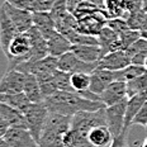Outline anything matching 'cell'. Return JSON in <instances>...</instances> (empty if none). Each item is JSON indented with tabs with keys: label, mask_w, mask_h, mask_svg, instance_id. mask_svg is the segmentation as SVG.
<instances>
[{
	"label": "cell",
	"mask_w": 147,
	"mask_h": 147,
	"mask_svg": "<svg viewBox=\"0 0 147 147\" xmlns=\"http://www.w3.org/2000/svg\"><path fill=\"white\" fill-rule=\"evenodd\" d=\"M71 127V117L56 112H48L47 119L39 138V147L63 146V136Z\"/></svg>",
	"instance_id": "2"
},
{
	"label": "cell",
	"mask_w": 147,
	"mask_h": 147,
	"mask_svg": "<svg viewBox=\"0 0 147 147\" xmlns=\"http://www.w3.org/2000/svg\"><path fill=\"white\" fill-rule=\"evenodd\" d=\"M71 85L76 91L88 90L89 86H90V74L88 72L71 74Z\"/></svg>",
	"instance_id": "32"
},
{
	"label": "cell",
	"mask_w": 147,
	"mask_h": 147,
	"mask_svg": "<svg viewBox=\"0 0 147 147\" xmlns=\"http://www.w3.org/2000/svg\"><path fill=\"white\" fill-rule=\"evenodd\" d=\"M96 37H98V42H99L100 48H102V57L104 55L109 53V52L123 50L119 34L108 26H104L103 29L100 30Z\"/></svg>",
	"instance_id": "15"
},
{
	"label": "cell",
	"mask_w": 147,
	"mask_h": 147,
	"mask_svg": "<svg viewBox=\"0 0 147 147\" xmlns=\"http://www.w3.org/2000/svg\"><path fill=\"white\" fill-rule=\"evenodd\" d=\"M141 37H143L145 39H147V30H141Z\"/></svg>",
	"instance_id": "47"
},
{
	"label": "cell",
	"mask_w": 147,
	"mask_h": 147,
	"mask_svg": "<svg viewBox=\"0 0 147 147\" xmlns=\"http://www.w3.org/2000/svg\"><path fill=\"white\" fill-rule=\"evenodd\" d=\"M146 67L141 66V65H134V63H131L127 67L122 70H115V74H117V80H122V81H129L132 79L137 78V76L142 75L143 72H146Z\"/></svg>",
	"instance_id": "28"
},
{
	"label": "cell",
	"mask_w": 147,
	"mask_h": 147,
	"mask_svg": "<svg viewBox=\"0 0 147 147\" xmlns=\"http://www.w3.org/2000/svg\"><path fill=\"white\" fill-rule=\"evenodd\" d=\"M141 94H142V95L146 98V100H147V86L145 88V90H143V91H142V93H141Z\"/></svg>",
	"instance_id": "48"
},
{
	"label": "cell",
	"mask_w": 147,
	"mask_h": 147,
	"mask_svg": "<svg viewBox=\"0 0 147 147\" xmlns=\"http://www.w3.org/2000/svg\"><path fill=\"white\" fill-rule=\"evenodd\" d=\"M98 62H86V61H82L72 51H69L59 57V69L69 74H75V72L91 74L98 67Z\"/></svg>",
	"instance_id": "8"
},
{
	"label": "cell",
	"mask_w": 147,
	"mask_h": 147,
	"mask_svg": "<svg viewBox=\"0 0 147 147\" xmlns=\"http://www.w3.org/2000/svg\"><path fill=\"white\" fill-rule=\"evenodd\" d=\"M142 146H145V147H147V137L145 138V141L142 142Z\"/></svg>",
	"instance_id": "49"
},
{
	"label": "cell",
	"mask_w": 147,
	"mask_h": 147,
	"mask_svg": "<svg viewBox=\"0 0 147 147\" xmlns=\"http://www.w3.org/2000/svg\"><path fill=\"white\" fill-rule=\"evenodd\" d=\"M147 59V50L145 51H141L138 53H136L134 56L131 59V63H134V65H141V66H145Z\"/></svg>",
	"instance_id": "39"
},
{
	"label": "cell",
	"mask_w": 147,
	"mask_h": 147,
	"mask_svg": "<svg viewBox=\"0 0 147 147\" xmlns=\"http://www.w3.org/2000/svg\"><path fill=\"white\" fill-rule=\"evenodd\" d=\"M9 4L14 5L17 8H23V9H29V3L30 0H5Z\"/></svg>",
	"instance_id": "40"
},
{
	"label": "cell",
	"mask_w": 147,
	"mask_h": 147,
	"mask_svg": "<svg viewBox=\"0 0 147 147\" xmlns=\"http://www.w3.org/2000/svg\"><path fill=\"white\" fill-rule=\"evenodd\" d=\"M146 102V98L142 94H136L133 96L128 98L127 107H125V115H124V127L122 132L128 133L129 128L132 127V121L136 117L137 112L140 110V108L142 107V104Z\"/></svg>",
	"instance_id": "24"
},
{
	"label": "cell",
	"mask_w": 147,
	"mask_h": 147,
	"mask_svg": "<svg viewBox=\"0 0 147 147\" xmlns=\"http://www.w3.org/2000/svg\"><path fill=\"white\" fill-rule=\"evenodd\" d=\"M82 0H66V9L69 13L74 14L75 10L78 9V7L81 4Z\"/></svg>",
	"instance_id": "41"
},
{
	"label": "cell",
	"mask_w": 147,
	"mask_h": 147,
	"mask_svg": "<svg viewBox=\"0 0 147 147\" xmlns=\"http://www.w3.org/2000/svg\"><path fill=\"white\" fill-rule=\"evenodd\" d=\"M86 1H90V3H93V4H95L98 7L104 9V0H86Z\"/></svg>",
	"instance_id": "43"
},
{
	"label": "cell",
	"mask_w": 147,
	"mask_h": 147,
	"mask_svg": "<svg viewBox=\"0 0 147 147\" xmlns=\"http://www.w3.org/2000/svg\"><path fill=\"white\" fill-rule=\"evenodd\" d=\"M107 26L110 27L112 29H114L118 34H121V33L125 32L127 29H129L127 20H125L124 18H122V17L108 18V20H107Z\"/></svg>",
	"instance_id": "36"
},
{
	"label": "cell",
	"mask_w": 147,
	"mask_h": 147,
	"mask_svg": "<svg viewBox=\"0 0 147 147\" xmlns=\"http://www.w3.org/2000/svg\"><path fill=\"white\" fill-rule=\"evenodd\" d=\"M119 38H121V42H122V48L125 50L127 47H129L133 42H136L138 38H141V30H137V29H127L125 32L121 33L119 34Z\"/></svg>",
	"instance_id": "34"
},
{
	"label": "cell",
	"mask_w": 147,
	"mask_h": 147,
	"mask_svg": "<svg viewBox=\"0 0 147 147\" xmlns=\"http://www.w3.org/2000/svg\"><path fill=\"white\" fill-rule=\"evenodd\" d=\"M15 69L26 74H33L37 78L51 75V74H53L59 69V57L48 55V56L43 57V59H39V60L24 61V62L19 63Z\"/></svg>",
	"instance_id": "6"
},
{
	"label": "cell",
	"mask_w": 147,
	"mask_h": 147,
	"mask_svg": "<svg viewBox=\"0 0 147 147\" xmlns=\"http://www.w3.org/2000/svg\"><path fill=\"white\" fill-rule=\"evenodd\" d=\"M131 65V59L127 56L124 50H118L113 51L109 53L104 55L102 59L98 62V67L102 69H108V70H122L124 67Z\"/></svg>",
	"instance_id": "18"
},
{
	"label": "cell",
	"mask_w": 147,
	"mask_h": 147,
	"mask_svg": "<svg viewBox=\"0 0 147 147\" xmlns=\"http://www.w3.org/2000/svg\"><path fill=\"white\" fill-rule=\"evenodd\" d=\"M0 100L4 103L9 104L10 107L18 109L19 112H22L23 114L26 113V110L29 108V105L32 102L27 98V95L23 93H14V94H7V93H0Z\"/></svg>",
	"instance_id": "26"
},
{
	"label": "cell",
	"mask_w": 147,
	"mask_h": 147,
	"mask_svg": "<svg viewBox=\"0 0 147 147\" xmlns=\"http://www.w3.org/2000/svg\"><path fill=\"white\" fill-rule=\"evenodd\" d=\"M145 67H146V70H147V59H146V62H145Z\"/></svg>",
	"instance_id": "50"
},
{
	"label": "cell",
	"mask_w": 147,
	"mask_h": 147,
	"mask_svg": "<svg viewBox=\"0 0 147 147\" xmlns=\"http://www.w3.org/2000/svg\"><path fill=\"white\" fill-rule=\"evenodd\" d=\"M8 147H36L37 141L33 138L28 128L9 127V129L3 136Z\"/></svg>",
	"instance_id": "10"
},
{
	"label": "cell",
	"mask_w": 147,
	"mask_h": 147,
	"mask_svg": "<svg viewBox=\"0 0 147 147\" xmlns=\"http://www.w3.org/2000/svg\"><path fill=\"white\" fill-rule=\"evenodd\" d=\"M0 147H8L7 142H5V140L3 137H0Z\"/></svg>",
	"instance_id": "45"
},
{
	"label": "cell",
	"mask_w": 147,
	"mask_h": 147,
	"mask_svg": "<svg viewBox=\"0 0 147 147\" xmlns=\"http://www.w3.org/2000/svg\"><path fill=\"white\" fill-rule=\"evenodd\" d=\"M146 11L143 9H138V10H133V11H128L127 17L124 18L128 23V27L131 29H137L141 30V27H142V22L143 18H145Z\"/></svg>",
	"instance_id": "33"
},
{
	"label": "cell",
	"mask_w": 147,
	"mask_h": 147,
	"mask_svg": "<svg viewBox=\"0 0 147 147\" xmlns=\"http://www.w3.org/2000/svg\"><path fill=\"white\" fill-rule=\"evenodd\" d=\"M0 114L1 117L7 121V123L10 127H22V128H28L27 127L26 117L22 112H19L18 109L10 107L9 104L4 103L0 100Z\"/></svg>",
	"instance_id": "22"
},
{
	"label": "cell",
	"mask_w": 147,
	"mask_h": 147,
	"mask_svg": "<svg viewBox=\"0 0 147 147\" xmlns=\"http://www.w3.org/2000/svg\"><path fill=\"white\" fill-rule=\"evenodd\" d=\"M9 127H10V125L7 123V121L1 117V114H0V137L4 136L5 132L9 129Z\"/></svg>",
	"instance_id": "42"
},
{
	"label": "cell",
	"mask_w": 147,
	"mask_h": 147,
	"mask_svg": "<svg viewBox=\"0 0 147 147\" xmlns=\"http://www.w3.org/2000/svg\"><path fill=\"white\" fill-rule=\"evenodd\" d=\"M43 102L50 112L61 113L70 117L80 110H98L105 107L102 102H95L82 96L79 91L66 90H57L52 95L45 98Z\"/></svg>",
	"instance_id": "1"
},
{
	"label": "cell",
	"mask_w": 147,
	"mask_h": 147,
	"mask_svg": "<svg viewBox=\"0 0 147 147\" xmlns=\"http://www.w3.org/2000/svg\"><path fill=\"white\" fill-rule=\"evenodd\" d=\"M127 96V82L122 80H115L107 86L100 94V99L105 104V107L121 102Z\"/></svg>",
	"instance_id": "16"
},
{
	"label": "cell",
	"mask_w": 147,
	"mask_h": 147,
	"mask_svg": "<svg viewBox=\"0 0 147 147\" xmlns=\"http://www.w3.org/2000/svg\"><path fill=\"white\" fill-rule=\"evenodd\" d=\"M117 80V74L113 70L108 69H102V67H96L93 72L90 74V89L93 93L100 94L103 93V90L105 89L110 82Z\"/></svg>",
	"instance_id": "14"
},
{
	"label": "cell",
	"mask_w": 147,
	"mask_h": 147,
	"mask_svg": "<svg viewBox=\"0 0 147 147\" xmlns=\"http://www.w3.org/2000/svg\"><path fill=\"white\" fill-rule=\"evenodd\" d=\"M145 127H146V128H147V124H146V125H145Z\"/></svg>",
	"instance_id": "51"
},
{
	"label": "cell",
	"mask_w": 147,
	"mask_h": 147,
	"mask_svg": "<svg viewBox=\"0 0 147 147\" xmlns=\"http://www.w3.org/2000/svg\"><path fill=\"white\" fill-rule=\"evenodd\" d=\"M107 20H108V14L104 9H102V10H98L95 13L79 18L78 30L84 33V34L98 36L100 30L103 29V27L107 26Z\"/></svg>",
	"instance_id": "9"
},
{
	"label": "cell",
	"mask_w": 147,
	"mask_h": 147,
	"mask_svg": "<svg viewBox=\"0 0 147 147\" xmlns=\"http://www.w3.org/2000/svg\"><path fill=\"white\" fill-rule=\"evenodd\" d=\"M145 50H147V39L141 37L136 42H133L129 47L125 48L124 51H125V53H127V56L129 57V59H132L136 53H138L141 51H145Z\"/></svg>",
	"instance_id": "37"
},
{
	"label": "cell",
	"mask_w": 147,
	"mask_h": 147,
	"mask_svg": "<svg viewBox=\"0 0 147 147\" xmlns=\"http://www.w3.org/2000/svg\"><path fill=\"white\" fill-rule=\"evenodd\" d=\"M127 3L128 0H104V10L108 14V18L127 17Z\"/></svg>",
	"instance_id": "27"
},
{
	"label": "cell",
	"mask_w": 147,
	"mask_h": 147,
	"mask_svg": "<svg viewBox=\"0 0 147 147\" xmlns=\"http://www.w3.org/2000/svg\"><path fill=\"white\" fill-rule=\"evenodd\" d=\"M56 0H30V11H51Z\"/></svg>",
	"instance_id": "35"
},
{
	"label": "cell",
	"mask_w": 147,
	"mask_h": 147,
	"mask_svg": "<svg viewBox=\"0 0 147 147\" xmlns=\"http://www.w3.org/2000/svg\"><path fill=\"white\" fill-rule=\"evenodd\" d=\"M141 30H147V13L145 14V18H143V22H142V27H141Z\"/></svg>",
	"instance_id": "44"
},
{
	"label": "cell",
	"mask_w": 147,
	"mask_h": 147,
	"mask_svg": "<svg viewBox=\"0 0 147 147\" xmlns=\"http://www.w3.org/2000/svg\"><path fill=\"white\" fill-rule=\"evenodd\" d=\"M128 98H124L121 102L113 104V105L105 107V119L107 125L113 134V138L117 137L123 131L124 127V115H125V107H127Z\"/></svg>",
	"instance_id": "7"
},
{
	"label": "cell",
	"mask_w": 147,
	"mask_h": 147,
	"mask_svg": "<svg viewBox=\"0 0 147 147\" xmlns=\"http://www.w3.org/2000/svg\"><path fill=\"white\" fill-rule=\"evenodd\" d=\"M71 51L86 62H98L102 59V48L99 45H72Z\"/></svg>",
	"instance_id": "23"
},
{
	"label": "cell",
	"mask_w": 147,
	"mask_h": 147,
	"mask_svg": "<svg viewBox=\"0 0 147 147\" xmlns=\"http://www.w3.org/2000/svg\"><path fill=\"white\" fill-rule=\"evenodd\" d=\"M26 74V72H24ZM23 93L32 103L43 102V96L41 93V86H39L38 79L33 74H26V81H24Z\"/></svg>",
	"instance_id": "25"
},
{
	"label": "cell",
	"mask_w": 147,
	"mask_h": 147,
	"mask_svg": "<svg viewBox=\"0 0 147 147\" xmlns=\"http://www.w3.org/2000/svg\"><path fill=\"white\" fill-rule=\"evenodd\" d=\"M107 125L105 107L98 110H80L71 117V127L74 132L88 140V134L96 125Z\"/></svg>",
	"instance_id": "3"
},
{
	"label": "cell",
	"mask_w": 147,
	"mask_h": 147,
	"mask_svg": "<svg viewBox=\"0 0 147 147\" xmlns=\"http://www.w3.org/2000/svg\"><path fill=\"white\" fill-rule=\"evenodd\" d=\"M48 112L50 110L46 107L45 102H39V103H32L29 105V108L26 110V113H24L27 127H28L33 138L37 141V143L39 142V138H41Z\"/></svg>",
	"instance_id": "5"
},
{
	"label": "cell",
	"mask_w": 147,
	"mask_h": 147,
	"mask_svg": "<svg viewBox=\"0 0 147 147\" xmlns=\"http://www.w3.org/2000/svg\"><path fill=\"white\" fill-rule=\"evenodd\" d=\"M33 26L36 27L45 38H47L51 33L56 30L55 19L50 11H32Z\"/></svg>",
	"instance_id": "20"
},
{
	"label": "cell",
	"mask_w": 147,
	"mask_h": 147,
	"mask_svg": "<svg viewBox=\"0 0 147 147\" xmlns=\"http://www.w3.org/2000/svg\"><path fill=\"white\" fill-rule=\"evenodd\" d=\"M30 39V57L28 61L33 60H39L43 57L48 56V47H47V41L42 33L36 28L34 26H32L27 30Z\"/></svg>",
	"instance_id": "17"
},
{
	"label": "cell",
	"mask_w": 147,
	"mask_h": 147,
	"mask_svg": "<svg viewBox=\"0 0 147 147\" xmlns=\"http://www.w3.org/2000/svg\"><path fill=\"white\" fill-rule=\"evenodd\" d=\"M18 33L19 32H18L17 27L14 26V23L11 22L7 10L1 5L0 7V48H1L3 53L5 55V57L8 55V48H9L11 39Z\"/></svg>",
	"instance_id": "11"
},
{
	"label": "cell",
	"mask_w": 147,
	"mask_h": 147,
	"mask_svg": "<svg viewBox=\"0 0 147 147\" xmlns=\"http://www.w3.org/2000/svg\"><path fill=\"white\" fill-rule=\"evenodd\" d=\"M53 79L57 85L59 90H66V91H76L71 85V74L62 71V70L57 69L53 72Z\"/></svg>",
	"instance_id": "30"
},
{
	"label": "cell",
	"mask_w": 147,
	"mask_h": 147,
	"mask_svg": "<svg viewBox=\"0 0 147 147\" xmlns=\"http://www.w3.org/2000/svg\"><path fill=\"white\" fill-rule=\"evenodd\" d=\"M47 41V47H48V55L55 57H60L61 55L66 53V52L71 51L72 43L69 41V38L65 37L59 30H55L50 36L46 38Z\"/></svg>",
	"instance_id": "19"
},
{
	"label": "cell",
	"mask_w": 147,
	"mask_h": 147,
	"mask_svg": "<svg viewBox=\"0 0 147 147\" xmlns=\"http://www.w3.org/2000/svg\"><path fill=\"white\" fill-rule=\"evenodd\" d=\"M147 86V71L142 75L137 76L132 80L127 81V96H133L136 94H141Z\"/></svg>",
	"instance_id": "29"
},
{
	"label": "cell",
	"mask_w": 147,
	"mask_h": 147,
	"mask_svg": "<svg viewBox=\"0 0 147 147\" xmlns=\"http://www.w3.org/2000/svg\"><path fill=\"white\" fill-rule=\"evenodd\" d=\"M142 9L147 13V0H142Z\"/></svg>",
	"instance_id": "46"
},
{
	"label": "cell",
	"mask_w": 147,
	"mask_h": 147,
	"mask_svg": "<svg viewBox=\"0 0 147 147\" xmlns=\"http://www.w3.org/2000/svg\"><path fill=\"white\" fill-rule=\"evenodd\" d=\"M30 57V39L27 32L18 33L11 39L8 48V69H15L19 63L28 61Z\"/></svg>",
	"instance_id": "4"
},
{
	"label": "cell",
	"mask_w": 147,
	"mask_h": 147,
	"mask_svg": "<svg viewBox=\"0 0 147 147\" xmlns=\"http://www.w3.org/2000/svg\"><path fill=\"white\" fill-rule=\"evenodd\" d=\"M4 9L7 10L8 15L10 17L11 22L17 27L18 32L23 33L27 32L30 27L33 26V18H32V11L29 9H23V8H17L14 5L9 4L5 1L3 4Z\"/></svg>",
	"instance_id": "13"
},
{
	"label": "cell",
	"mask_w": 147,
	"mask_h": 147,
	"mask_svg": "<svg viewBox=\"0 0 147 147\" xmlns=\"http://www.w3.org/2000/svg\"><path fill=\"white\" fill-rule=\"evenodd\" d=\"M37 79H38L39 86H41V93H42L43 99L52 95L53 93H56V91L59 90L56 82H55L53 74H51V75H46V76H39V78H37Z\"/></svg>",
	"instance_id": "31"
},
{
	"label": "cell",
	"mask_w": 147,
	"mask_h": 147,
	"mask_svg": "<svg viewBox=\"0 0 147 147\" xmlns=\"http://www.w3.org/2000/svg\"><path fill=\"white\" fill-rule=\"evenodd\" d=\"M24 81H26V74L24 72L17 69H8L0 80V93H22Z\"/></svg>",
	"instance_id": "12"
},
{
	"label": "cell",
	"mask_w": 147,
	"mask_h": 147,
	"mask_svg": "<svg viewBox=\"0 0 147 147\" xmlns=\"http://www.w3.org/2000/svg\"><path fill=\"white\" fill-rule=\"evenodd\" d=\"M138 124V125H146L147 124V100L142 104V107L137 112L136 117L132 121V125Z\"/></svg>",
	"instance_id": "38"
},
{
	"label": "cell",
	"mask_w": 147,
	"mask_h": 147,
	"mask_svg": "<svg viewBox=\"0 0 147 147\" xmlns=\"http://www.w3.org/2000/svg\"><path fill=\"white\" fill-rule=\"evenodd\" d=\"M88 140L91 146L96 147H107L112 146L113 142V134L108 128V125H96L89 132Z\"/></svg>",
	"instance_id": "21"
}]
</instances>
